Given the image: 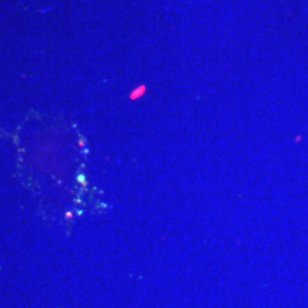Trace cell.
I'll use <instances>...</instances> for the list:
<instances>
[{"label": "cell", "mask_w": 308, "mask_h": 308, "mask_svg": "<svg viewBox=\"0 0 308 308\" xmlns=\"http://www.w3.org/2000/svg\"><path fill=\"white\" fill-rule=\"evenodd\" d=\"M144 92H145V87L142 86V87L137 88V89L134 91V94L131 95V97H132V98H137V97H139V96L142 95V94H144Z\"/></svg>", "instance_id": "obj_1"}]
</instances>
